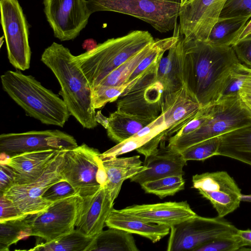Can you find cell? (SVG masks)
Segmentation results:
<instances>
[{
  "mask_svg": "<svg viewBox=\"0 0 251 251\" xmlns=\"http://www.w3.org/2000/svg\"><path fill=\"white\" fill-rule=\"evenodd\" d=\"M183 42L184 36L180 30L167 55L159 61L157 79L163 86L164 94L176 92L183 86L181 67Z\"/></svg>",
  "mask_w": 251,
  "mask_h": 251,
  "instance_id": "23",
  "label": "cell"
},
{
  "mask_svg": "<svg viewBox=\"0 0 251 251\" xmlns=\"http://www.w3.org/2000/svg\"><path fill=\"white\" fill-rule=\"evenodd\" d=\"M61 174L82 198L94 195L106 182L100 153L85 144L65 150Z\"/></svg>",
  "mask_w": 251,
  "mask_h": 251,
  "instance_id": "7",
  "label": "cell"
},
{
  "mask_svg": "<svg viewBox=\"0 0 251 251\" xmlns=\"http://www.w3.org/2000/svg\"><path fill=\"white\" fill-rule=\"evenodd\" d=\"M251 35V20L249 21L246 25L243 27V28L239 32L236 40L235 44L239 40L243 39L246 37Z\"/></svg>",
  "mask_w": 251,
  "mask_h": 251,
  "instance_id": "46",
  "label": "cell"
},
{
  "mask_svg": "<svg viewBox=\"0 0 251 251\" xmlns=\"http://www.w3.org/2000/svg\"><path fill=\"white\" fill-rule=\"evenodd\" d=\"M239 70L245 73V80L240 91L251 92V69L241 63Z\"/></svg>",
  "mask_w": 251,
  "mask_h": 251,
  "instance_id": "44",
  "label": "cell"
},
{
  "mask_svg": "<svg viewBox=\"0 0 251 251\" xmlns=\"http://www.w3.org/2000/svg\"><path fill=\"white\" fill-rule=\"evenodd\" d=\"M238 16L251 18V0H226L220 18Z\"/></svg>",
  "mask_w": 251,
  "mask_h": 251,
  "instance_id": "37",
  "label": "cell"
},
{
  "mask_svg": "<svg viewBox=\"0 0 251 251\" xmlns=\"http://www.w3.org/2000/svg\"><path fill=\"white\" fill-rule=\"evenodd\" d=\"M0 79L3 90L27 115L44 124L64 126L71 115L64 101L33 76L9 70Z\"/></svg>",
  "mask_w": 251,
  "mask_h": 251,
  "instance_id": "3",
  "label": "cell"
},
{
  "mask_svg": "<svg viewBox=\"0 0 251 251\" xmlns=\"http://www.w3.org/2000/svg\"><path fill=\"white\" fill-rule=\"evenodd\" d=\"M151 123L117 110L107 118L105 128L108 137L118 144L132 137Z\"/></svg>",
  "mask_w": 251,
  "mask_h": 251,
  "instance_id": "26",
  "label": "cell"
},
{
  "mask_svg": "<svg viewBox=\"0 0 251 251\" xmlns=\"http://www.w3.org/2000/svg\"><path fill=\"white\" fill-rule=\"evenodd\" d=\"M41 60L53 73L61 90L59 94L72 116L84 127L98 126L92 99V87L70 50L53 42L46 48Z\"/></svg>",
  "mask_w": 251,
  "mask_h": 251,
  "instance_id": "2",
  "label": "cell"
},
{
  "mask_svg": "<svg viewBox=\"0 0 251 251\" xmlns=\"http://www.w3.org/2000/svg\"><path fill=\"white\" fill-rule=\"evenodd\" d=\"M241 64L232 46L184 39L181 62L183 85L201 107L221 98Z\"/></svg>",
  "mask_w": 251,
  "mask_h": 251,
  "instance_id": "1",
  "label": "cell"
},
{
  "mask_svg": "<svg viewBox=\"0 0 251 251\" xmlns=\"http://www.w3.org/2000/svg\"><path fill=\"white\" fill-rule=\"evenodd\" d=\"M33 215L0 222V251H8L11 245L31 236Z\"/></svg>",
  "mask_w": 251,
  "mask_h": 251,
  "instance_id": "29",
  "label": "cell"
},
{
  "mask_svg": "<svg viewBox=\"0 0 251 251\" xmlns=\"http://www.w3.org/2000/svg\"><path fill=\"white\" fill-rule=\"evenodd\" d=\"M82 203L83 198L76 195L55 201L45 210L33 215L31 236L50 242L71 232L75 229Z\"/></svg>",
  "mask_w": 251,
  "mask_h": 251,
  "instance_id": "11",
  "label": "cell"
},
{
  "mask_svg": "<svg viewBox=\"0 0 251 251\" xmlns=\"http://www.w3.org/2000/svg\"><path fill=\"white\" fill-rule=\"evenodd\" d=\"M108 227L121 229L138 234L153 243L159 241L170 233V227L164 225L146 223L112 209L105 221Z\"/></svg>",
  "mask_w": 251,
  "mask_h": 251,
  "instance_id": "24",
  "label": "cell"
},
{
  "mask_svg": "<svg viewBox=\"0 0 251 251\" xmlns=\"http://www.w3.org/2000/svg\"><path fill=\"white\" fill-rule=\"evenodd\" d=\"M154 134L139 136L134 135L129 138L117 144L116 146L100 154L101 157H117L118 156L137 150L145 145L152 138Z\"/></svg>",
  "mask_w": 251,
  "mask_h": 251,
  "instance_id": "35",
  "label": "cell"
},
{
  "mask_svg": "<svg viewBox=\"0 0 251 251\" xmlns=\"http://www.w3.org/2000/svg\"><path fill=\"white\" fill-rule=\"evenodd\" d=\"M16 184V174L14 170L3 163H0V194L4 193Z\"/></svg>",
  "mask_w": 251,
  "mask_h": 251,
  "instance_id": "42",
  "label": "cell"
},
{
  "mask_svg": "<svg viewBox=\"0 0 251 251\" xmlns=\"http://www.w3.org/2000/svg\"><path fill=\"white\" fill-rule=\"evenodd\" d=\"M44 4L54 35L62 41L75 39L92 14L87 0H44Z\"/></svg>",
  "mask_w": 251,
  "mask_h": 251,
  "instance_id": "12",
  "label": "cell"
},
{
  "mask_svg": "<svg viewBox=\"0 0 251 251\" xmlns=\"http://www.w3.org/2000/svg\"><path fill=\"white\" fill-rule=\"evenodd\" d=\"M226 0H189L181 5L179 26L185 40L207 41Z\"/></svg>",
  "mask_w": 251,
  "mask_h": 251,
  "instance_id": "15",
  "label": "cell"
},
{
  "mask_svg": "<svg viewBox=\"0 0 251 251\" xmlns=\"http://www.w3.org/2000/svg\"><path fill=\"white\" fill-rule=\"evenodd\" d=\"M201 106L185 87L168 94H164L162 115L166 125L163 141L174 135L197 114Z\"/></svg>",
  "mask_w": 251,
  "mask_h": 251,
  "instance_id": "17",
  "label": "cell"
},
{
  "mask_svg": "<svg viewBox=\"0 0 251 251\" xmlns=\"http://www.w3.org/2000/svg\"><path fill=\"white\" fill-rule=\"evenodd\" d=\"M231 46L240 62L251 69V35Z\"/></svg>",
  "mask_w": 251,
  "mask_h": 251,
  "instance_id": "40",
  "label": "cell"
},
{
  "mask_svg": "<svg viewBox=\"0 0 251 251\" xmlns=\"http://www.w3.org/2000/svg\"><path fill=\"white\" fill-rule=\"evenodd\" d=\"M192 183V187L209 201L220 218L233 212L240 206L241 190L226 172L197 174L193 176Z\"/></svg>",
  "mask_w": 251,
  "mask_h": 251,
  "instance_id": "13",
  "label": "cell"
},
{
  "mask_svg": "<svg viewBox=\"0 0 251 251\" xmlns=\"http://www.w3.org/2000/svg\"><path fill=\"white\" fill-rule=\"evenodd\" d=\"M217 155L251 166V124L221 135Z\"/></svg>",
  "mask_w": 251,
  "mask_h": 251,
  "instance_id": "25",
  "label": "cell"
},
{
  "mask_svg": "<svg viewBox=\"0 0 251 251\" xmlns=\"http://www.w3.org/2000/svg\"><path fill=\"white\" fill-rule=\"evenodd\" d=\"M60 150L49 149L26 152L12 156L0 153V163L7 164L16 174V184H25L38 179ZM15 184V185H16Z\"/></svg>",
  "mask_w": 251,
  "mask_h": 251,
  "instance_id": "21",
  "label": "cell"
},
{
  "mask_svg": "<svg viewBox=\"0 0 251 251\" xmlns=\"http://www.w3.org/2000/svg\"><path fill=\"white\" fill-rule=\"evenodd\" d=\"M164 93L162 83L156 80L122 94L117 99V110L151 122L162 113Z\"/></svg>",
  "mask_w": 251,
  "mask_h": 251,
  "instance_id": "16",
  "label": "cell"
},
{
  "mask_svg": "<svg viewBox=\"0 0 251 251\" xmlns=\"http://www.w3.org/2000/svg\"><path fill=\"white\" fill-rule=\"evenodd\" d=\"M152 43L144 48L117 69L111 72L101 79L98 84L117 86L127 83L128 77L140 62L150 52Z\"/></svg>",
  "mask_w": 251,
  "mask_h": 251,
  "instance_id": "31",
  "label": "cell"
},
{
  "mask_svg": "<svg viewBox=\"0 0 251 251\" xmlns=\"http://www.w3.org/2000/svg\"><path fill=\"white\" fill-rule=\"evenodd\" d=\"M130 82L117 86L98 84L92 88V99L94 108L99 109L107 103L117 100Z\"/></svg>",
  "mask_w": 251,
  "mask_h": 251,
  "instance_id": "34",
  "label": "cell"
},
{
  "mask_svg": "<svg viewBox=\"0 0 251 251\" xmlns=\"http://www.w3.org/2000/svg\"><path fill=\"white\" fill-rule=\"evenodd\" d=\"M245 80V73L240 70L234 72L225 89L221 98L238 94Z\"/></svg>",
  "mask_w": 251,
  "mask_h": 251,
  "instance_id": "43",
  "label": "cell"
},
{
  "mask_svg": "<svg viewBox=\"0 0 251 251\" xmlns=\"http://www.w3.org/2000/svg\"><path fill=\"white\" fill-rule=\"evenodd\" d=\"M139 251L132 233L109 227L95 237L87 251Z\"/></svg>",
  "mask_w": 251,
  "mask_h": 251,
  "instance_id": "27",
  "label": "cell"
},
{
  "mask_svg": "<svg viewBox=\"0 0 251 251\" xmlns=\"http://www.w3.org/2000/svg\"><path fill=\"white\" fill-rule=\"evenodd\" d=\"M186 164L187 161L179 151L168 145L166 146L165 141H162L156 151L145 157L143 165L147 169L130 180L141 185L147 181L167 176H183V168Z\"/></svg>",
  "mask_w": 251,
  "mask_h": 251,
  "instance_id": "19",
  "label": "cell"
},
{
  "mask_svg": "<svg viewBox=\"0 0 251 251\" xmlns=\"http://www.w3.org/2000/svg\"><path fill=\"white\" fill-rule=\"evenodd\" d=\"M250 69V68H249Z\"/></svg>",
  "mask_w": 251,
  "mask_h": 251,
  "instance_id": "51",
  "label": "cell"
},
{
  "mask_svg": "<svg viewBox=\"0 0 251 251\" xmlns=\"http://www.w3.org/2000/svg\"><path fill=\"white\" fill-rule=\"evenodd\" d=\"M188 0H180V3H181V5H182L184 4H185Z\"/></svg>",
  "mask_w": 251,
  "mask_h": 251,
  "instance_id": "50",
  "label": "cell"
},
{
  "mask_svg": "<svg viewBox=\"0 0 251 251\" xmlns=\"http://www.w3.org/2000/svg\"><path fill=\"white\" fill-rule=\"evenodd\" d=\"M78 146L75 138L59 130L29 131L0 135V151L12 156L26 152L71 149Z\"/></svg>",
  "mask_w": 251,
  "mask_h": 251,
  "instance_id": "14",
  "label": "cell"
},
{
  "mask_svg": "<svg viewBox=\"0 0 251 251\" xmlns=\"http://www.w3.org/2000/svg\"><path fill=\"white\" fill-rule=\"evenodd\" d=\"M154 40L148 31L133 30L123 36L109 39L75 56V59L92 88Z\"/></svg>",
  "mask_w": 251,
  "mask_h": 251,
  "instance_id": "4",
  "label": "cell"
},
{
  "mask_svg": "<svg viewBox=\"0 0 251 251\" xmlns=\"http://www.w3.org/2000/svg\"><path fill=\"white\" fill-rule=\"evenodd\" d=\"M236 235L238 236L242 241L244 245V248L246 246L251 247V230L238 229Z\"/></svg>",
  "mask_w": 251,
  "mask_h": 251,
  "instance_id": "45",
  "label": "cell"
},
{
  "mask_svg": "<svg viewBox=\"0 0 251 251\" xmlns=\"http://www.w3.org/2000/svg\"><path fill=\"white\" fill-rule=\"evenodd\" d=\"M238 94L243 103L251 111V92L240 91Z\"/></svg>",
  "mask_w": 251,
  "mask_h": 251,
  "instance_id": "47",
  "label": "cell"
},
{
  "mask_svg": "<svg viewBox=\"0 0 251 251\" xmlns=\"http://www.w3.org/2000/svg\"><path fill=\"white\" fill-rule=\"evenodd\" d=\"M140 185L146 193L163 199L184 189L185 180L183 176H174L147 181Z\"/></svg>",
  "mask_w": 251,
  "mask_h": 251,
  "instance_id": "32",
  "label": "cell"
},
{
  "mask_svg": "<svg viewBox=\"0 0 251 251\" xmlns=\"http://www.w3.org/2000/svg\"><path fill=\"white\" fill-rule=\"evenodd\" d=\"M251 124V111L239 94L224 97L213 104L211 116L200 128L181 137L169 138L168 145L180 152L195 144Z\"/></svg>",
  "mask_w": 251,
  "mask_h": 251,
  "instance_id": "5",
  "label": "cell"
},
{
  "mask_svg": "<svg viewBox=\"0 0 251 251\" xmlns=\"http://www.w3.org/2000/svg\"><path fill=\"white\" fill-rule=\"evenodd\" d=\"M244 248L236 234L212 240L198 248L195 251H235Z\"/></svg>",
  "mask_w": 251,
  "mask_h": 251,
  "instance_id": "36",
  "label": "cell"
},
{
  "mask_svg": "<svg viewBox=\"0 0 251 251\" xmlns=\"http://www.w3.org/2000/svg\"><path fill=\"white\" fill-rule=\"evenodd\" d=\"M251 17L238 16L219 18L212 28L207 42L221 46H231Z\"/></svg>",
  "mask_w": 251,
  "mask_h": 251,
  "instance_id": "28",
  "label": "cell"
},
{
  "mask_svg": "<svg viewBox=\"0 0 251 251\" xmlns=\"http://www.w3.org/2000/svg\"><path fill=\"white\" fill-rule=\"evenodd\" d=\"M237 230L223 218H206L196 214L170 227L167 250L195 251L212 240L236 234Z\"/></svg>",
  "mask_w": 251,
  "mask_h": 251,
  "instance_id": "8",
  "label": "cell"
},
{
  "mask_svg": "<svg viewBox=\"0 0 251 251\" xmlns=\"http://www.w3.org/2000/svg\"><path fill=\"white\" fill-rule=\"evenodd\" d=\"M83 45L86 48L89 49V50L94 48L97 45L93 39H89L84 41Z\"/></svg>",
  "mask_w": 251,
  "mask_h": 251,
  "instance_id": "48",
  "label": "cell"
},
{
  "mask_svg": "<svg viewBox=\"0 0 251 251\" xmlns=\"http://www.w3.org/2000/svg\"><path fill=\"white\" fill-rule=\"evenodd\" d=\"M113 205L104 186H101L94 195L83 198L75 229L87 237H96L103 230Z\"/></svg>",
  "mask_w": 251,
  "mask_h": 251,
  "instance_id": "20",
  "label": "cell"
},
{
  "mask_svg": "<svg viewBox=\"0 0 251 251\" xmlns=\"http://www.w3.org/2000/svg\"><path fill=\"white\" fill-rule=\"evenodd\" d=\"M220 136L212 138L192 145L180 151L186 161H204L217 155Z\"/></svg>",
  "mask_w": 251,
  "mask_h": 251,
  "instance_id": "33",
  "label": "cell"
},
{
  "mask_svg": "<svg viewBox=\"0 0 251 251\" xmlns=\"http://www.w3.org/2000/svg\"><path fill=\"white\" fill-rule=\"evenodd\" d=\"M120 210L143 222L170 227L196 215L186 201L135 204Z\"/></svg>",
  "mask_w": 251,
  "mask_h": 251,
  "instance_id": "18",
  "label": "cell"
},
{
  "mask_svg": "<svg viewBox=\"0 0 251 251\" xmlns=\"http://www.w3.org/2000/svg\"><path fill=\"white\" fill-rule=\"evenodd\" d=\"M213 104L201 107L196 116L181 130L170 138L176 139L189 134L200 128L211 116Z\"/></svg>",
  "mask_w": 251,
  "mask_h": 251,
  "instance_id": "39",
  "label": "cell"
},
{
  "mask_svg": "<svg viewBox=\"0 0 251 251\" xmlns=\"http://www.w3.org/2000/svg\"><path fill=\"white\" fill-rule=\"evenodd\" d=\"M0 222L27 216L21 213L13 202L3 195H0Z\"/></svg>",
  "mask_w": 251,
  "mask_h": 251,
  "instance_id": "41",
  "label": "cell"
},
{
  "mask_svg": "<svg viewBox=\"0 0 251 251\" xmlns=\"http://www.w3.org/2000/svg\"><path fill=\"white\" fill-rule=\"evenodd\" d=\"M95 238L85 236L75 229L55 240L37 244L29 251H87Z\"/></svg>",
  "mask_w": 251,
  "mask_h": 251,
  "instance_id": "30",
  "label": "cell"
},
{
  "mask_svg": "<svg viewBox=\"0 0 251 251\" xmlns=\"http://www.w3.org/2000/svg\"><path fill=\"white\" fill-rule=\"evenodd\" d=\"M101 158L106 175L104 187L112 203L118 196L124 181L147 169L139 155Z\"/></svg>",
  "mask_w": 251,
  "mask_h": 251,
  "instance_id": "22",
  "label": "cell"
},
{
  "mask_svg": "<svg viewBox=\"0 0 251 251\" xmlns=\"http://www.w3.org/2000/svg\"><path fill=\"white\" fill-rule=\"evenodd\" d=\"M79 195L66 180H60L51 186L43 194V198L54 202L75 195Z\"/></svg>",
  "mask_w": 251,
  "mask_h": 251,
  "instance_id": "38",
  "label": "cell"
},
{
  "mask_svg": "<svg viewBox=\"0 0 251 251\" xmlns=\"http://www.w3.org/2000/svg\"><path fill=\"white\" fill-rule=\"evenodd\" d=\"M91 13L111 11L144 21L161 33L174 30L179 17L180 0H87Z\"/></svg>",
  "mask_w": 251,
  "mask_h": 251,
  "instance_id": "6",
  "label": "cell"
},
{
  "mask_svg": "<svg viewBox=\"0 0 251 251\" xmlns=\"http://www.w3.org/2000/svg\"><path fill=\"white\" fill-rule=\"evenodd\" d=\"M65 150L58 151L38 179L27 184H16L0 195L13 202L24 215H35L45 210L53 202L45 200L43 194L51 186L64 179L61 168Z\"/></svg>",
  "mask_w": 251,
  "mask_h": 251,
  "instance_id": "10",
  "label": "cell"
},
{
  "mask_svg": "<svg viewBox=\"0 0 251 251\" xmlns=\"http://www.w3.org/2000/svg\"><path fill=\"white\" fill-rule=\"evenodd\" d=\"M241 201L251 202V194L242 195Z\"/></svg>",
  "mask_w": 251,
  "mask_h": 251,
  "instance_id": "49",
  "label": "cell"
},
{
  "mask_svg": "<svg viewBox=\"0 0 251 251\" xmlns=\"http://www.w3.org/2000/svg\"><path fill=\"white\" fill-rule=\"evenodd\" d=\"M0 7L9 61L17 70H27L31 52L28 24L22 8L18 0H0Z\"/></svg>",
  "mask_w": 251,
  "mask_h": 251,
  "instance_id": "9",
  "label": "cell"
}]
</instances>
